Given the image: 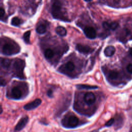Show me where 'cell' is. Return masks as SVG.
Masks as SVG:
<instances>
[{
    "label": "cell",
    "mask_w": 132,
    "mask_h": 132,
    "mask_svg": "<svg viewBox=\"0 0 132 132\" xmlns=\"http://www.w3.org/2000/svg\"><path fill=\"white\" fill-rule=\"evenodd\" d=\"M25 66V61L20 59H16L13 63L12 72L16 77L21 79H25L24 68Z\"/></svg>",
    "instance_id": "6da1fadb"
},
{
    "label": "cell",
    "mask_w": 132,
    "mask_h": 132,
    "mask_svg": "<svg viewBox=\"0 0 132 132\" xmlns=\"http://www.w3.org/2000/svg\"><path fill=\"white\" fill-rule=\"evenodd\" d=\"M52 14L55 19L61 20H67L62 11V5L59 0H53L51 9Z\"/></svg>",
    "instance_id": "7a4b0ae2"
},
{
    "label": "cell",
    "mask_w": 132,
    "mask_h": 132,
    "mask_svg": "<svg viewBox=\"0 0 132 132\" xmlns=\"http://www.w3.org/2000/svg\"><path fill=\"white\" fill-rule=\"evenodd\" d=\"M20 48L19 46L15 43L10 42L5 43L2 46L1 52L5 55H12L18 53Z\"/></svg>",
    "instance_id": "3957f363"
},
{
    "label": "cell",
    "mask_w": 132,
    "mask_h": 132,
    "mask_svg": "<svg viewBox=\"0 0 132 132\" xmlns=\"http://www.w3.org/2000/svg\"><path fill=\"white\" fill-rule=\"evenodd\" d=\"M80 123V120L77 117L71 115L65 117L61 121L63 127L66 128H74L78 127Z\"/></svg>",
    "instance_id": "277c9868"
},
{
    "label": "cell",
    "mask_w": 132,
    "mask_h": 132,
    "mask_svg": "<svg viewBox=\"0 0 132 132\" xmlns=\"http://www.w3.org/2000/svg\"><path fill=\"white\" fill-rule=\"evenodd\" d=\"M75 65L72 61H68L63 65H61L58 69V71L65 75L71 76V74L75 70Z\"/></svg>",
    "instance_id": "5b68a950"
},
{
    "label": "cell",
    "mask_w": 132,
    "mask_h": 132,
    "mask_svg": "<svg viewBox=\"0 0 132 132\" xmlns=\"http://www.w3.org/2000/svg\"><path fill=\"white\" fill-rule=\"evenodd\" d=\"M22 87L20 85L15 86L13 87L11 90V96L12 98L15 100H19L22 98L24 93Z\"/></svg>",
    "instance_id": "8992f818"
},
{
    "label": "cell",
    "mask_w": 132,
    "mask_h": 132,
    "mask_svg": "<svg viewBox=\"0 0 132 132\" xmlns=\"http://www.w3.org/2000/svg\"><path fill=\"white\" fill-rule=\"evenodd\" d=\"M76 50L80 53L84 54H88L94 51V49L88 45L78 44L75 46Z\"/></svg>",
    "instance_id": "52a82bcc"
},
{
    "label": "cell",
    "mask_w": 132,
    "mask_h": 132,
    "mask_svg": "<svg viewBox=\"0 0 132 132\" xmlns=\"http://www.w3.org/2000/svg\"><path fill=\"white\" fill-rule=\"evenodd\" d=\"M85 36L89 39H93L96 37V33L95 29L91 26H86L84 29Z\"/></svg>",
    "instance_id": "ba28073f"
},
{
    "label": "cell",
    "mask_w": 132,
    "mask_h": 132,
    "mask_svg": "<svg viewBox=\"0 0 132 132\" xmlns=\"http://www.w3.org/2000/svg\"><path fill=\"white\" fill-rule=\"evenodd\" d=\"M29 121V117L25 116L21 119L15 128V132H19L25 128Z\"/></svg>",
    "instance_id": "9c48e42d"
},
{
    "label": "cell",
    "mask_w": 132,
    "mask_h": 132,
    "mask_svg": "<svg viewBox=\"0 0 132 132\" xmlns=\"http://www.w3.org/2000/svg\"><path fill=\"white\" fill-rule=\"evenodd\" d=\"M42 102L40 99H37L33 101L26 104L24 106V109L26 110H31L38 107Z\"/></svg>",
    "instance_id": "30bf717a"
},
{
    "label": "cell",
    "mask_w": 132,
    "mask_h": 132,
    "mask_svg": "<svg viewBox=\"0 0 132 132\" xmlns=\"http://www.w3.org/2000/svg\"><path fill=\"white\" fill-rule=\"evenodd\" d=\"M96 98L92 92H87L84 96V101L87 105H92L95 102Z\"/></svg>",
    "instance_id": "8fae6325"
},
{
    "label": "cell",
    "mask_w": 132,
    "mask_h": 132,
    "mask_svg": "<svg viewBox=\"0 0 132 132\" xmlns=\"http://www.w3.org/2000/svg\"><path fill=\"white\" fill-rule=\"evenodd\" d=\"M71 102V99L70 96H68L66 98V99L64 100V103H61V106L59 108L58 110H57V115H60L62 113H63L64 111L67 110V109L68 108L70 105V103Z\"/></svg>",
    "instance_id": "7c38bea8"
},
{
    "label": "cell",
    "mask_w": 132,
    "mask_h": 132,
    "mask_svg": "<svg viewBox=\"0 0 132 132\" xmlns=\"http://www.w3.org/2000/svg\"><path fill=\"white\" fill-rule=\"evenodd\" d=\"M116 52V49L114 46L109 45L107 46L104 50V54L107 57H111L114 55Z\"/></svg>",
    "instance_id": "4fadbf2b"
},
{
    "label": "cell",
    "mask_w": 132,
    "mask_h": 132,
    "mask_svg": "<svg viewBox=\"0 0 132 132\" xmlns=\"http://www.w3.org/2000/svg\"><path fill=\"white\" fill-rule=\"evenodd\" d=\"M11 61L7 58H1V66L4 69H8L10 66Z\"/></svg>",
    "instance_id": "5bb4252c"
},
{
    "label": "cell",
    "mask_w": 132,
    "mask_h": 132,
    "mask_svg": "<svg viewBox=\"0 0 132 132\" xmlns=\"http://www.w3.org/2000/svg\"><path fill=\"white\" fill-rule=\"evenodd\" d=\"M44 55L45 58L47 60H49L52 59L54 56V52L51 48H47L44 51Z\"/></svg>",
    "instance_id": "9a60e30c"
},
{
    "label": "cell",
    "mask_w": 132,
    "mask_h": 132,
    "mask_svg": "<svg viewBox=\"0 0 132 132\" xmlns=\"http://www.w3.org/2000/svg\"><path fill=\"white\" fill-rule=\"evenodd\" d=\"M56 33L59 36L63 37L66 36L67 35V30L65 27L62 26H58L55 30Z\"/></svg>",
    "instance_id": "2e32d148"
},
{
    "label": "cell",
    "mask_w": 132,
    "mask_h": 132,
    "mask_svg": "<svg viewBox=\"0 0 132 132\" xmlns=\"http://www.w3.org/2000/svg\"><path fill=\"white\" fill-rule=\"evenodd\" d=\"M76 88L79 89H94L98 88V86H91L86 84H78L76 85Z\"/></svg>",
    "instance_id": "e0dca14e"
},
{
    "label": "cell",
    "mask_w": 132,
    "mask_h": 132,
    "mask_svg": "<svg viewBox=\"0 0 132 132\" xmlns=\"http://www.w3.org/2000/svg\"><path fill=\"white\" fill-rule=\"evenodd\" d=\"M119 73L115 70H110L108 73V78L110 80H114L118 78Z\"/></svg>",
    "instance_id": "ac0fdd59"
},
{
    "label": "cell",
    "mask_w": 132,
    "mask_h": 132,
    "mask_svg": "<svg viewBox=\"0 0 132 132\" xmlns=\"http://www.w3.org/2000/svg\"><path fill=\"white\" fill-rule=\"evenodd\" d=\"M46 31V27L44 24H41L39 25L36 28V32L39 34H44Z\"/></svg>",
    "instance_id": "d6986e66"
},
{
    "label": "cell",
    "mask_w": 132,
    "mask_h": 132,
    "mask_svg": "<svg viewBox=\"0 0 132 132\" xmlns=\"http://www.w3.org/2000/svg\"><path fill=\"white\" fill-rule=\"evenodd\" d=\"M30 35L31 31H27L25 32L23 35V39L24 40V42L27 44H29L30 43Z\"/></svg>",
    "instance_id": "ffe728a7"
},
{
    "label": "cell",
    "mask_w": 132,
    "mask_h": 132,
    "mask_svg": "<svg viewBox=\"0 0 132 132\" xmlns=\"http://www.w3.org/2000/svg\"><path fill=\"white\" fill-rule=\"evenodd\" d=\"M21 23V20L17 17L13 18L11 20V24L13 26H19Z\"/></svg>",
    "instance_id": "44dd1931"
},
{
    "label": "cell",
    "mask_w": 132,
    "mask_h": 132,
    "mask_svg": "<svg viewBox=\"0 0 132 132\" xmlns=\"http://www.w3.org/2000/svg\"><path fill=\"white\" fill-rule=\"evenodd\" d=\"M118 26H119V23L117 22H113L109 23V29L111 30L114 31L116 30Z\"/></svg>",
    "instance_id": "7402d4cb"
},
{
    "label": "cell",
    "mask_w": 132,
    "mask_h": 132,
    "mask_svg": "<svg viewBox=\"0 0 132 132\" xmlns=\"http://www.w3.org/2000/svg\"><path fill=\"white\" fill-rule=\"evenodd\" d=\"M115 122V119L114 118H111L110 120H109L106 123H105V126L106 127H110L112 126V125L114 124Z\"/></svg>",
    "instance_id": "603a6c76"
},
{
    "label": "cell",
    "mask_w": 132,
    "mask_h": 132,
    "mask_svg": "<svg viewBox=\"0 0 132 132\" xmlns=\"http://www.w3.org/2000/svg\"><path fill=\"white\" fill-rule=\"evenodd\" d=\"M102 25H103V27L105 30H110L109 29V23H108V22H104L103 23Z\"/></svg>",
    "instance_id": "cb8c5ba5"
},
{
    "label": "cell",
    "mask_w": 132,
    "mask_h": 132,
    "mask_svg": "<svg viewBox=\"0 0 132 132\" xmlns=\"http://www.w3.org/2000/svg\"><path fill=\"white\" fill-rule=\"evenodd\" d=\"M127 70L129 72L132 74V64H129L127 66Z\"/></svg>",
    "instance_id": "d4e9b609"
},
{
    "label": "cell",
    "mask_w": 132,
    "mask_h": 132,
    "mask_svg": "<svg viewBox=\"0 0 132 132\" xmlns=\"http://www.w3.org/2000/svg\"><path fill=\"white\" fill-rule=\"evenodd\" d=\"M5 15V10L4 9L2 8L1 7V9H0V16L2 18Z\"/></svg>",
    "instance_id": "484cf974"
},
{
    "label": "cell",
    "mask_w": 132,
    "mask_h": 132,
    "mask_svg": "<svg viewBox=\"0 0 132 132\" xmlns=\"http://www.w3.org/2000/svg\"><path fill=\"white\" fill-rule=\"evenodd\" d=\"M47 95L50 97V98H52L53 96V90L52 89H49L47 92Z\"/></svg>",
    "instance_id": "4316f807"
},
{
    "label": "cell",
    "mask_w": 132,
    "mask_h": 132,
    "mask_svg": "<svg viewBox=\"0 0 132 132\" xmlns=\"http://www.w3.org/2000/svg\"><path fill=\"white\" fill-rule=\"evenodd\" d=\"M129 52H130V55H131V56H132V48H130V51H129Z\"/></svg>",
    "instance_id": "83f0119b"
},
{
    "label": "cell",
    "mask_w": 132,
    "mask_h": 132,
    "mask_svg": "<svg viewBox=\"0 0 132 132\" xmlns=\"http://www.w3.org/2000/svg\"><path fill=\"white\" fill-rule=\"evenodd\" d=\"M84 1L86 2H90V1H91L92 0H84Z\"/></svg>",
    "instance_id": "f1b7e54d"
},
{
    "label": "cell",
    "mask_w": 132,
    "mask_h": 132,
    "mask_svg": "<svg viewBox=\"0 0 132 132\" xmlns=\"http://www.w3.org/2000/svg\"><path fill=\"white\" fill-rule=\"evenodd\" d=\"M1 114H2V111H3V109H2V105H1Z\"/></svg>",
    "instance_id": "f546056e"
}]
</instances>
